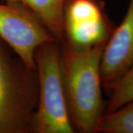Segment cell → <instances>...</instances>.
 I'll return each instance as SVG.
<instances>
[{
	"instance_id": "5",
	"label": "cell",
	"mask_w": 133,
	"mask_h": 133,
	"mask_svg": "<svg viewBox=\"0 0 133 133\" xmlns=\"http://www.w3.org/2000/svg\"><path fill=\"white\" fill-rule=\"evenodd\" d=\"M3 2L0 3V38L28 66L36 68L37 48L56 40L28 8L19 3Z\"/></svg>"
},
{
	"instance_id": "3",
	"label": "cell",
	"mask_w": 133,
	"mask_h": 133,
	"mask_svg": "<svg viewBox=\"0 0 133 133\" xmlns=\"http://www.w3.org/2000/svg\"><path fill=\"white\" fill-rule=\"evenodd\" d=\"M38 104L33 133H75L66 103L62 65V45L56 41L35 52Z\"/></svg>"
},
{
	"instance_id": "6",
	"label": "cell",
	"mask_w": 133,
	"mask_h": 133,
	"mask_svg": "<svg viewBox=\"0 0 133 133\" xmlns=\"http://www.w3.org/2000/svg\"><path fill=\"white\" fill-rule=\"evenodd\" d=\"M133 66V0H129L123 21L115 27L105 45L101 62L102 87L110 92Z\"/></svg>"
},
{
	"instance_id": "9",
	"label": "cell",
	"mask_w": 133,
	"mask_h": 133,
	"mask_svg": "<svg viewBox=\"0 0 133 133\" xmlns=\"http://www.w3.org/2000/svg\"><path fill=\"white\" fill-rule=\"evenodd\" d=\"M109 93L110 98L104 112H112L133 101V66L115 83Z\"/></svg>"
},
{
	"instance_id": "2",
	"label": "cell",
	"mask_w": 133,
	"mask_h": 133,
	"mask_svg": "<svg viewBox=\"0 0 133 133\" xmlns=\"http://www.w3.org/2000/svg\"><path fill=\"white\" fill-rule=\"evenodd\" d=\"M37 104L36 68L0 38V133H33Z\"/></svg>"
},
{
	"instance_id": "4",
	"label": "cell",
	"mask_w": 133,
	"mask_h": 133,
	"mask_svg": "<svg viewBox=\"0 0 133 133\" xmlns=\"http://www.w3.org/2000/svg\"><path fill=\"white\" fill-rule=\"evenodd\" d=\"M104 0H67L63 13L64 42L75 51L106 44L115 29Z\"/></svg>"
},
{
	"instance_id": "7",
	"label": "cell",
	"mask_w": 133,
	"mask_h": 133,
	"mask_svg": "<svg viewBox=\"0 0 133 133\" xmlns=\"http://www.w3.org/2000/svg\"><path fill=\"white\" fill-rule=\"evenodd\" d=\"M24 5L36 16L61 45L64 42L63 13L67 0H1Z\"/></svg>"
},
{
	"instance_id": "1",
	"label": "cell",
	"mask_w": 133,
	"mask_h": 133,
	"mask_svg": "<svg viewBox=\"0 0 133 133\" xmlns=\"http://www.w3.org/2000/svg\"><path fill=\"white\" fill-rule=\"evenodd\" d=\"M106 44L87 51L62 45V65L66 103L76 132L95 133L104 113L101 62Z\"/></svg>"
},
{
	"instance_id": "8",
	"label": "cell",
	"mask_w": 133,
	"mask_h": 133,
	"mask_svg": "<svg viewBox=\"0 0 133 133\" xmlns=\"http://www.w3.org/2000/svg\"><path fill=\"white\" fill-rule=\"evenodd\" d=\"M95 133H133V101L102 115Z\"/></svg>"
}]
</instances>
